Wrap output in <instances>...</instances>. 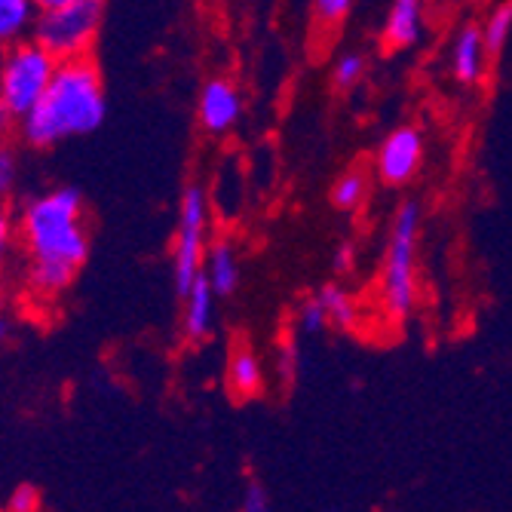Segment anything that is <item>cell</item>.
<instances>
[{
    "label": "cell",
    "mask_w": 512,
    "mask_h": 512,
    "mask_svg": "<svg viewBox=\"0 0 512 512\" xmlns=\"http://www.w3.org/2000/svg\"><path fill=\"white\" fill-rule=\"evenodd\" d=\"M19 243L28 264V289L37 298L62 295L89 255L80 191L56 188L28 200L19 215Z\"/></svg>",
    "instance_id": "obj_1"
},
{
    "label": "cell",
    "mask_w": 512,
    "mask_h": 512,
    "mask_svg": "<svg viewBox=\"0 0 512 512\" xmlns=\"http://www.w3.org/2000/svg\"><path fill=\"white\" fill-rule=\"evenodd\" d=\"M108 102L102 74L86 56L59 62V71L40 105L19 123L22 142L31 148H56L68 138L96 132L105 123Z\"/></svg>",
    "instance_id": "obj_2"
},
{
    "label": "cell",
    "mask_w": 512,
    "mask_h": 512,
    "mask_svg": "<svg viewBox=\"0 0 512 512\" xmlns=\"http://www.w3.org/2000/svg\"><path fill=\"white\" fill-rule=\"evenodd\" d=\"M417 237H421V206L402 203L393 215L381 264V304L390 319H408L417 301Z\"/></svg>",
    "instance_id": "obj_3"
},
{
    "label": "cell",
    "mask_w": 512,
    "mask_h": 512,
    "mask_svg": "<svg viewBox=\"0 0 512 512\" xmlns=\"http://www.w3.org/2000/svg\"><path fill=\"white\" fill-rule=\"evenodd\" d=\"M56 71L59 59L50 50H43L34 37L10 43L4 65H0V111H4V120L22 123L46 96Z\"/></svg>",
    "instance_id": "obj_4"
},
{
    "label": "cell",
    "mask_w": 512,
    "mask_h": 512,
    "mask_svg": "<svg viewBox=\"0 0 512 512\" xmlns=\"http://www.w3.org/2000/svg\"><path fill=\"white\" fill-rule=\"evenodd\" d=\"M102 16H105L102 0H74V4L65 7H50L40 10L31 37L43 50H50L59 62L83 59L99 37Z\"/></svg>",
    "instance_id": "obj_5"
},
{
    "label": "cell",
    "mask_w": 512,
    "mask_h": 512,
    "mask_svg": "<svg viewBox=\"0 0 512 512\" xmlns=\"http://www.w3.org/2000/svg\"><path fill=\"white\" fill-rule=\"evenodd\" d=\"M209 200L203 188L191 184L181 197L178 209V230H175V246H172V279L175 292L184 298L188 289L203 276L206 252H209Z\"/></svg>",
    "instance_id": "obj_6"
},
{
    "label": "cell",
    "mask_w": 512,
    "mask_h": 512,
    "mask_svg": "<svg viewBox=\"0 0 512 512\" xmlns=\"http://www.w3.org/2000/svg\"><path fill=\"white\" fill-rule=\"evenodd\" d=\"M421 160H424V135L414 126H399L387 132V138L378 148V178L399 188V184H408L417 175Z\"/></svg>",
    "instance_id": "obj_7"
},
{
    "label": "cell",
    "mask_w": 512,
    "mask_h": 512,
    "mask_svg": "<svg viewBox=\"0 0 512 512\" xmlns=\"http://www.w3.org/2000/svg\"><path fill=\"white\" fill-rule=\"evenodd\" d=\"M197 114L206 132L221 135L227 129H234L237 120L243 117V96L240 89L224 80V77H212L203 92H200V102H197Z\"/></svg>",
    "instance_id": "obj_8"
},
{
    "label": "cell",
    "mask_w": 512,
    "mask_h": 512,
    "mask_svg": "<svg viewBox=\"0 0 512 512\" xmlns=\"http://www.w3.org/2000/svg\"><path fill=\"white\" fill-rule=\"evenodd\" d=\"M488 56L491 50L485 43L482 25H463L451 43V77L463 86L479 83L488 68Z\"/></svg>",
    "instance_id": "obj_9"
},
{
    "label": "cell",
    "mask_w": 512,
    "mask_h": 512,
    "mask_svg": "<svg viewBox=\"0 0 512 512\" xmlns=\"http://www.w3.org/2000/svg\"><path fill=\"white\" fill-rule=\"evenodd\" d=\"M430 0H393L384 25V40L393 50H408L424 37V16Z\"/></svg>",
    "instance_id": "obj_10"
},
{
    "label": "cell",
    "mask_w": 512,
    "mask_h": 512,
    "mask_svg": "<svg viewBox=\"0 0 512 512\" xmlns=\"http://www.w3.org/2000/svg\"><path fill=\"white\" fill-rule=\"evenodd\" d=\"M215 298H218V292L212 289L206 273L188 289V295L181 298L184 301L181 325H184V335H188L191 341H206L212 335V325H215Z\"/></svg>",
    "instance_id": "obj_11"
},
{
    "label": "cell",
    "mask_w": 512,
    "mask_h": 512,
    "mask_svg": "<svg viewBox=\"0 0 512 512\" xmlns=\"http://www.w3.org/2000/svg\"><path fill=\"white\" fill-rule=\"evenodd\" d=\"M203 273L212 283V289L218 292V298H227L234 295L237 286H240V258H237V249L218 240L209 246L206 252V264H203Z\"/></svg>",
    "instance_id": "obj_12"
},
{
    "label": "cell",
    "mask_w": 512,
    "mask_h": 512,
    "mask_svg": "<svg viewBox=\"0 0 512 512\" xmlns=\"http://www.w3.org/2000/svg\"><path fill=\"white\" fill-rule=\"evenodd\" d=\"M227 384H230V390H234L240 399H252V396L261 393V387H264V368H261V359L249 347H237L234 353H230Z\"/></svg>",
    "instance_id": "obj_13"
},
{
    "label": "cell",
    "mask_w": 512,
    "mask_h": 512,
    "mask_svg": "<svg viewBox=\"0 0 512 512\" xmlns=\"http://www.w3.org/2000/svg\"><path fill=\"white\" fill-rule=\"evenodd\" d=\"M37 16V0H0V37H4V43L28 40L34 34Z\"/></svg>",
    "instance_id": "obj_14"
},
{
    "label": "cell",
    "mask_w": 512,
    "mask_h": 512,
    "mask_svg": "<svg viewBox=\"0 0 512 512\" xmlns=\"http://www.w3.org/2000/svg\"><path fill=\"white\" fill-rule=\"evenodd\" d=\"M316 298H319L322 307H325L329 325H338V329H353L359 310H356V301H353L341 286H335V283H332V286H322V289L316 292Z\"/></svg>",
    "instance_id": "obj_15"
},
{
    "label": "cell",
    "mask_w": 512,
    "mask_h": 512,
    "mask_svg": "<svg viewBox=\"0 0 512 512\" xmlns=\"http://www.w3.org/2000/svg\"><path fill=\"white\" fill-rule=\"evenodd\" d=\"M365 194H368V181L362 172H347L335 181L332 188V203L344 212H353L365 203Z\"/></svg>",
    "instance_id": "obj_16"
},
{
    "label": "cell",
    "mask_w": 512,
    "mask_h": 512,
    "mask_svg": "<svg viewBox=\"0 0 512 512\" xmlns=\"http://www.w3.org/2000/svg\"><path fill=\"white\" fill-rule=\"evenodd\" d=\"M482 31H485L488 50H491V53H500L503 46H506V40H509V34H512V4H497V7L488 13Z\"/></svg>",
    "instance_id": "obj_17"
},
{
    "label": "cell",
    "mask_w": 512,
    "mask_h": 512,
    "mask_svg": "<svg viewBox=\"0 0 512 512\" xmlns=\"http://www.w3.org/2000/svg\"><path fill=\"white\" fill-rule=\"evenodd\" d=\"M332 77H335V86H338V89L356 86V83L365 77V56H359V53H344V56L335 62Z\"/></svg>",
    "instance_id": "obj_18"
},
{
    "label": "cell",
    "mask_w": 512,
    "mask_h": 512,
    "mask_svg": "<svg viewBox=\"0 0 512 512\" xmlns=\"http://www.w3.org/2000/svg\"><path fill=\"white\" fill-rule=\"evenodd\" d=\"M298 322H301V329H304L307 335H316V332H322V329H329V316H325V307H322V301H319L316 295H310V298L301 304Z\"/></svg>",
    "instance_id": "obj_19"
},
{
    "label": "cell",
    "mask_w": 512,
    "mask_h": 512,
    "mask_svg": "<svg viewBox=\"0 0 512 512\" xmlns=\"http://www.w3.org/2000/svg\"><path fill=\"white\" fill-rule=\"evenodd\" d=\"M310 4H313V16L322 25H338L353 10V0H310Z\"/></svg>",
    "instance_id": "obj_20"
},
{
    "label": "cell",
    "mask_w": 512,
    "mask_h": 512,
    "mask_svg": "<svg viewBox=\"0 0 512 512\" xmlns=\"http://www.w3.org/2000/svg\"><path fill=\"white\" fill-rule=\"evenodd\" d=\"M276 371H279V378H283V384H292L295 371H298V344L295 341H283V344H279Z\"/></svg>",
    "instance_id": "obj_21"
},
{
    "label": "cell",
    "mask_w": 512,
    "mask_h": 512,
    "mask_svg": "<svg viewBox=\"0 0 512 512\" xmlns=\"http://www.w3.org/2000/svg\"><path fill=\"white\" fill-rule=\"evenodd\" d=\"M10 512H37L40 509V494L34 485H16L7 503Z\"/></svg>",
    "instance_id": "obj_22"
},
{
    "label": "cell",
    "mask_w": 512,
    "mask_h": 512,
    "mask_svg": "<svg viewBox=\"0 0 512 512\" xmlns=\"http://www.w3.org/2000/svg\"><path fill=\"white\" fill-rule=\"evenodd\" d=\"M240 512H273V503H270V497H267L264 485L252 482V485L246 488V497H243Z\"/></svg>",
    "instance_id": "obj_23"
},
{
    "label": "cell",
    "mask_w": 512,
    "mask_h": 512,
    "mask_svg": "<svg viewBox=\"0 0 512 512\" xmlns=\"http://www.w3.org/2000/svg\"><path fill=\"white\" fill-rule=\"evenodd\" d=\"M13 154L10 151H4L0 154V188H4V194L10 191V184H13Z\"/></svg>",
    "instance_id": "obj_24"
},
{
    "label": "cell",
    "mask_w": 512,
    "mask_h": 512,
    "mask_svg": "<svg viewBox=\"0 0 512 512\" xmlns=\"http://www.w3.org/2000/svg\"><path fill=\"white\" fill-rule=\"evenodd\" d=\"M335 267H338L341 273L353 267V249H350V246H341V249H338V255H335Z\"/></svg>",
    "instance_id": "obj_25"
},
{
    "label": "cell",
    "mask_w": 512,
    "mask_h": 512,
    "mask_svg": "<svg viewBox=\"0 0 512 512\" xmlns=\"http://www.w3.org/2000/svg\"><path fill=\"white\" fill-rule=\"evenodd\" d=\"M40 10H50V7H65V4H74V0H37Z\"/></svg>",
    "instance_id": "obj_26"
},
{
    "label": "cell",
    "mask_w": 512,
    "mask_h": 512,
    "mask_svg": "<svg viewBox=\"0 0 512 512\" xmlns=\"http://www.w3.org/2000/svg\"><path fill=\"white\" fill-rule=\"evenodd\" d=\"M325 512H338V509H325Z\"/></svg>",
    "instance_id": "obj_27"
}]
</instances>
